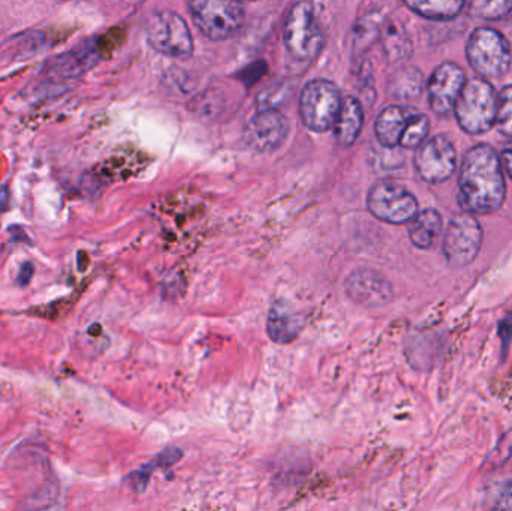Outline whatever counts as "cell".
Returning <instances> with one entry per match:
<instances>
[{
    "mask_svg": "<svg viewBox=\"0 0 512 511\" xmlns=\"http://www.w3.org/2000/svg\"><path fill=\"white\" fill-rule=\"evenodd\" d=\"M342 102V93L336 84L327 80L310 81L301 92V120L310 131L327 132L334 128Z\"/></svg>",
    "mask_w": 512,
    "mask_h": 511,
    "instance_id": "cell-6",
    "label": "cell"
},
{
    "mask_svg": "<svg viewBox=\"0 0 512 511\" xmlns=\"http://www.w3.org/2000/svg\"><path fill=\"white\" fill-rule=\"evenodd\" d=\"M367 209L387 224H408L418 213V201L405 186L393 180H381L367 194Z\"/></svg>",
    "mask_w": 512,
    "mask_h": 511,
    "instance_id": "cell-7",
    "label": "cell"
},
{
    "mask_svg": "<svg viewBox=\"0 0 512 511\" xmlns=\"http://www.w3.org/2000/svg\"><path fill=\"white\" fill-rule=\"evenodd\" d=\"M504 492V497H501V504L499 506L512 509V482L510 485L505 486Z\"/></svg>",
    "mask_w": 512,
    "mask_h": 511,
    "instance_id": "cell-28",
    "label": "cell"
},
{
    "mask_svg": "<svg viewBox=\"0 0 512 511\" xmlns=\"http://www.w3.org/2000/svg\"><path fill=\"white\" fill-rule=\"evenodd\" d=\"M8 207V189L0 188V213Z\"/></svg>",
    "mask_w": 512,
    "mask_h": 511,
    "instance_id": "cell-29",
    "label": "cell"
},
{
    "mask_svg": "<svg viewBox=\"0 0 512 511\" xmlns=\"http://www.w3.org/2000/svg\"><path fill=\"white\" fill-rule=\"evenodd\" d=\"M346 294L364 306H384L393 297L390 282L375 270H357L345 282Z\"/></svg>",
    "mask_w": 512,
    "mask_h": 511,
    "instance_id": "cell-13",
    "label": "cell"
},
{
    "mask_svg": "<svg viewBox=\"0 0 512 511\" xmlns=\"http://www.w3.org/2000/svg\"><path fill=\"white\" fill-rule=\"evenodd\" d=\"M33 275V267L32 264L26 263L23 267H21L20 276H18V284L27 285L29 284L30 279H32Z\"/></svg>",
    "mask_w": 512,
    "mask_h": 511,
    "instance_id": "cell-27",
    "label": "cell"
},
{
    "mask_svg": "<svg viewBox=\"0 0 512 511\" xmlns=\"http://www.w3.org/2000/svg\"><path fill=\"white\" fill-rule=\"evenodd\" d=\"M409 222H411L409 239L412 245L423 251L432 248L442 230V218L439 212L435 209H426L417 213Z\"/></svg>",
    "mask_w": 512,
    "mask_h": 511,
    "instance_id": "cell-17",
    "label": "cell"
},
{
    "mask_svg": "<svg viewBox=\"0 0 512 511\" xmlns=\"http://www.w3.org/2000/svg\"><path fill=\"white\" fill-rule=\"evenodd\" d=\"M507 195L502 162L487 144L472 147L462 162L459 176V203L475 215H489L501 209Z\"/></svg>",
    "mask_w": 512,
    "mask_h": 511,
    "instance_id": "cell-1",
    "label": "cell"
},
{
    "mask_svg": "<svg viewBox=\"0 0 512 511\" xmlns=\"http://www.w3.org/2000/svg\"><path fill=\"white\" fill-rule=\"evenodd\" d=\"M150 45L170 57H189L194 51L191 30L176 12L164 11L153 15L147 27Z\"/></svg>",
    "mask_w": 512,
    "mask_h": 511,
    "instance_id": "cell-9",
    "label": "cell"
},
{
    "mask_svg": "<svg viewBox=\"0 0 512 511\" xmlns=\"http://www.w3.org/2000/svg\"><path fill=\"white\" fill-rule=\"evenodd\" d=\"M423 77L418 69L406 68L397 74L393 84V92L402 98L411 99L421 95Z\"/></svg>",
    "mask_w": 512,
    "mask_h": 511,
    "instance_id": "cell-21",
    "label": "cell"
},
{
    "mask_svg": "<svg viewBox=\"0 0 512 511\" xmlns=\"http://www.w3.org/2000/svg\"><path fill=\"white\" fill-rule=\"evenodd\" d=\"M415 14L429 20H453L465 8V0H405Z\"/></svg>",
    "mask_w": 512,
    "mask_h": 511,
    "instance_id": "cell-18",
    "label": "cell"
},
{
    "mask_svg": "<svg viewBox=\"0 0 512 511\" xmlns=\"http://www.w3.org/2000/svg\"><path fill=\"white\" fill-rule=\"evenodd\" d=\"M429 132V117L414 113L400 138L399 146L405 147V149H418L429 137Z\"/></svg>",
    "mask_w": 512,
    "mask_h": 511,
    "instance_id": "cell-19",
    "label": "cell"
},
{
    "mask_svg": "<svg viewBox=\"0 0 512 511\" xmlns=\"http://www.w3.org/2000/svg\"><path fill=\"white\" fill-rule=\"evenodd\" d=\"M496 125L502 134L512 137V86L505 87L499 95Z\"/></svg>",
    "mask_w": 512,
    "mask_h": 511,
    "instance_id": "cell-22",
    "label": "cell"
},
{
    "mask_svg": "<svg viewBox=\"0 0 512 511\" xmlns=\"http://www.w3.org/2000/svg\"><path fill=\"white\" fill-rule=\"evenodd\" d=\"M466 84V75L456 63H442L429 80V104L439 116L454 110L457 99Z\"/></svg>",
    "mask_w": 512,
    "mask_h": 511,
    "instance_id": "cell-12",
    "label": "cell"
},
{
    "mask_svg": "<svg viewBox=\"0 0 512 511\" xmlns=\"http://www.w3.org/2000/svg\"><path fill=\"white\" fill-rule=\"evenodd\" d=\"M304 320L298 312L283 302L274 303L267 317V333L271 341L277 344H289L295 341L303 329Z\"/></svg>",
    "mask_w": 512,
    "mask_h": 511,
    "instance_id": "cell-14",
    "label": "cell"
},
{
    "mask_svg": "<svg viewBox=\"0 0 512 511\" xmlns=\"http://www.w3.org/2000/svg\"><path fill=\"white\" fill-rule=\"evenodd\" d=\"M499 335H501L502 347H504V354H507L508 347H510L512 339V312L501 321L499 324Z\"/></svg>",
    "mask_w": 512,
    "mask_h": 511,
    "instance_id": "cell-25",
    "label": "cell"
},
{
    "mask_svg": "<svg viewBox=\"0 0 512 511\" xmlns=\"http://www.w3.org/2000/svg\"><path fill=\"white\" fill-rule=\"evenodd\" d=\"M194 23L213 41L233 38L245 21L242 0H189Z\"/></svg>",
    "mask_w": 512,
    "mask_h": 511,
    "instance_id": "cell-4",
    "label": "cell"
},
{
    "mask_svg": "<svg viewBox=\"0 0 512 511\" xmlns=\"http://www.w3.org/2000/svg\"><path fill=\"white\" fill-rule=\"evenodd\" d=\"M402 29L399 27L390 26L387 32V51H390L391 56L405 57L409 54L408 36L400 35Z\"/></svg>",
    "mask_w": 512,
    "mask_h": 511,
    "instance_id": "cell-23",
    "label": "cell"
},
{
    "mask_svg": "<svg viewBox=\"0 0 512 511\" xmlns=\"http://www.w3.org/2000/svg\"><path fill=\"white\" fill-rule=\"evenodd\" d=\"M251 2H255V0H251Z\"/></svg>",
    "mask_w": 512,
    "mask_h": 511,
    "instance_id": "cell-30",
    "label": "cell"
},
{
    "mask_svg": "<svg viewBox=\"0 0 512 511\" xmlns=\"http://www.w3.org/2000/svg\"><path fill=\"white\" fill-rule=\"evenodd\" d=\"M466 56L481 77L501 78L510 69V42L498 30L480 27L469 36Z\"/></svg>",
    "mask_w": 512,
    "mask_h": 511,
    "instance_id": "cell-5",
    "label": "cell"
},
{
    "mask_svg": "<svg viewBox=\"0 0 512 511\" xmlns=\"http://www.w3.org/2000/svg\"><path fill=\"white\" fill-rule=\"evenodd\" d=\"M471 11L483 20H502L512 14V0H471Z\"/></svg>",
    "mask_w": 512,
    "mask_h": 511,
    "instance_id": "cell-20",
    "label": "cell"
},
{
    "mask_svg": "<svg viewBox=\"0 0 512 511\" xmlns=\"http://www.w3.org/2000/svg\"><path fill=\"white\" fill-rule=\"evenodd\" d=\"M363 123L364 111L360 101L352 96L343 98L342 107L333 128L337 143L343 147L352 146L360 135Z\"/></svg>",
    "mask_w": 512,
    "mask_h": 511,
    "instance_id": "cell-16",
    "label": "cell"
},
{
    "mask_svg": "<svg viewBox=\"0 0 512 511\" xmlns=\"http://www.w3.org/2000/svg\"><path fill=\"white\" fill-rule=\"evenodd\" d=\"M501 162L502 165H504L505 170H507V173L510 174V177L512 179V143L507 144V146H505V149L502 150Z\"/></svg>",
    "mask_w": 512,
    "mask_h": 511,
    "instance_id": "cell-26",
    "label": "cell"
},
{
    "mask_svg": "<svg viewBox=\"0 0 512 511\" xmlns=\"http://www.w3.org/2000/svg\"><path fill=\"white\" fill-rule=\"evenodd\" d=\"M512 455V429L508 431L504 437L499 441L498 446H496L495 453H493L492 458H490V462L492 465H504L505 461L511 458Z\"/></svg>",
    "mask_w": 512,
    "mask_h": 511,
    "instance_id": "cell-24",
    "label": "cell"
},
{
    "mask_svg": "<svg viewBox=\"0 0 512 511\" xmlns=\"http://www.w3.org/2000/svg\"><path fill=\"white\" fill-rule=\"evenodd\" d=\"M283 41L289 54L301 62L315 59L321 53L324 35L310 0H300L292 6L283 27Z\"/></svg>",
    "mask_w": 512,
    "mask_h": 511,
    "instance_id": "cell-3",
    "label": "cell"
},
{
    "mask_svg": "<svg viewBox=\"0 0 512 511\" xmlns=\"http://www.w3.org/2000/svg\"><path fill=\"white\" fill-rule=\"evenodd\" d=\"M412 114L414 111L409 108L397 107V105H391L382 110L375 123L376 138H378L379 144L385 149H396Z\"/></svg>",
    "mask_w": 512,
    "mask_h": 511,
    "instance_id": "cell-15",
    "label": "cell"
},
{
    "mask_svg": "<svg viewBox=\"0 0 512 511\" xmlns=\"http://www.w3.org/2000/svg\"><path fill=\"white\" fill-rule=\"evenodd\" d=\"M499 95L484 78L466 81L456 105L457 122L468 134L477 135L490 131L498 117Z\"/></svg>",
    "mask_w": 512,
    "mask_h": 511,
    "instance_id": "cell-2",
    "label": "cell"
},
{
    "mask_svg": "<svg viewBox=\"0 0 512 511\" xmlns=\"http://www.w3.org/2000/svg\"><path fill=\"white\" fill-rule=\"evenodd\" d=\"M483 245V228L471 213L451 218L444 236V255L454 269L474 263Z\"/></svg>",
    "mask_w": 512,
    "mask_h": 511,
    "instance_id": "cell-8",
    "label": "cell"
},
{
    "mask_svg": "<svg viewBox=\"0 0 512 511\" xmlns=\"http://www.w3.org/2000/svg\"><path fill=\"white\" fill-rule=\"evenodd\" d=\"M456 149L448 138L438 135L424 141L415 155V168L427 183H442L456 171Z\"/></svg>",
    "mask_w": 512,
    "mask_h": 511,
    "instance_id": "cell-10",
    "label": "cell"
},
{
    "mask_svg": "<svg viewBox=\"0 0 512 511\" xmlns=\"http://www.w3.org/2000/svg\"><path fill=\"white\" fill-rule=\"evenodd\" d=\"M288 134V119L280 111L262 110L249 120L245 140L256 152L267 153L279 149Z\"/></svg>",
    "mask_w": 512,
    "mask_h": 511,
    "instance_id": "cell-11",
    "label": "cell"
}]
</instances>
